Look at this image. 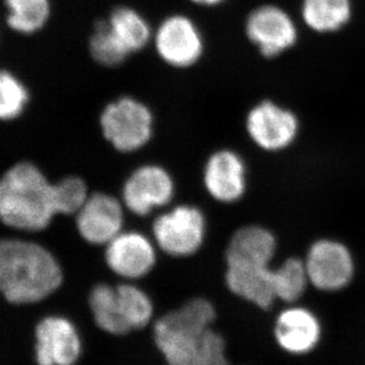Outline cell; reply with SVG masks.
Instances as JSON below:
<instances>
[{
    "instance_id": "d6986e66",
    "label": "cell",
    "mask_w": 365,
    "mask_h": 365,
    "mask_svg": "<svg viewBox=\"0 0 365 365\" xmlns=\"http://www.w3.org/2000/svg\"><path fill=\"white\" fill-rule=\"evenodd\" d=\"M106 21L130 55L142 51L152 43L154 30L148 21L133 7H115Z\"/></svg>"
},
{
    "instance_id": "484cf974",
    "label": "cell",
    "mask_w": 365,
    "mask_h": 365,
    "mask_svg": "<svg viewBox=\"0 0 365 365\" xmlns=\"http://www.w3.org/2000/svg\"><path fill=\"white\" fill-rule=\"evenodd\" d=\"M84 180L78 176H66L53 183L56 213L73 215L82 208L89 197Z\"/></svg>"
},
{
    "instance_id": "8fae6325",
    "label": "cell",
    "mask_w": 365,
    "mask_h": 365,
    "mask_svg": "<svg viewBox=\"0 0 365 365\" xmlns=\"http://www.w3.org/2000/svg\"><path fill=\"white\" fill-rule=\"evenodd\" d=\"M82 348L80 332L68 318L48 316L36 327V362L38 365H76Z\"/></svg>"
},
{
    "instance_id": "d4e9b609",
    "label": "cell",
    "mask_w": 365,
    "mask_h": 365,
    "mask_svg": "<svg viewBox=\"0 0 365 365\" xmlns=\"http://www.w3.org/2000/svg\"><path fill=\"white\" fill-rule=\"evenodd\" d=\"M30 103V91L16 73L0 69V121L11 122L21 118Z\"/></svg>"
},
{
    "instance_id": "7c38bea8",
    "label": "cell",
    "mask_w": 365,
    "mask_h": 365,
    "mask_svg": "<svg viewBox=\"0 0 365 365\" xmlns=\"http://www.w3.org/2000/svg\"><path fill=\"white\" fill-rule=\"evenodd\" d=\"M203 185L207 193L221 203L242 200L247 190V165L237 150L217 149L203 167Z\"/></svg>"
},
{
    "instance_id": "277c9868",
    "label": "cell",
    "mask_w": 365,
    "mask_h": 365,
    "mask_svg": "<svg viewBox=\"0 0 365 365\" xmlns=\"http://www.w3.org/2000/svg\"><path fill=\"white\" fill-rule=\"evenodd\" d=\"M100 127L113 148L124 154L138 152L148 145L154 135L155 118L152 109L141 100L121 96L102 109Z\"/></svg>"
},
{
    "instance_id": "ac0fdd59",
    "label": "cell",
    "mask_w": 365,
    "mask_h": 365,
    "mask_svg": "<svg viewBox=\"0 0 365 365\" xmlns=\"http://www.w3.org/2000/svg\"><path fill=\"white\" fill-rule=\"evenodd\" d=\"M300 18L307 30L317 35H334L354 18L352 0H302Z\"/></svg>"
},
{
    "instance_id": "7a4b0ae2",
    "label": "cell",
    "mask_w": 365,
    "mask_h": 365,
    "mask_svg": "<svg viewBox=\"0 0 365 365\" xmlns=\"http://www.w3.org/2000/svg\"><path fill=\"white\" fill-rule=\"evenodd\" d=\"M62 283V267L48 248L24 239H0V293L9 303H38Z\"/></svg>"
},
{
    "instance_id": "ba28073f",
    "label": "cell",
    "mask_w": 365,
    "mask_h": 365,
    "mask_svg": "<svg viewBox=\"0 0 365 365\" xmlns=\"http://www.w3.org/2000/svg\"><path fill=\"white\" fill-rule=\"evenodd\" d=\"M206 217L197 207L176 206L153 224L155 244L167 255L186 258L195 255L206 238Z\"/></svg>"
},
{
    "instance_id": "5bb4252c",
    "label": "cell",
    "mask_w": 365,
    "mask_h": 365,
    "mask_svg": "<svg viewBox=\"0 0 365 365\" xmlns=\"http://www.w3.org/2000/svg\"><path fill=\"white\" fill-rule=\"evenodd\" d=\"M123 203L106 193L90 194L76 214L78 233L86 242L106 246L123 228Z\"/></svg>"
},
{
    "instance_id": "7402d4cb",
    "label": "cell",
    "mask_w": 365,
    "mask_h": 365,
    "mask_svg": "<svg viewBox=\"0 0 365 365\" xmlns=\"http://www.w3.org/2000/svg\"><path fill=\"white\" fill-rule=\"evenodd\" d=\"M310 285L303 259L289 257L273 269V289L276 299L294 304L307 292Z\"/></svg>"
},
{
    "instance_id": "52a82bcc",
    "label": "cell",
    "mask_w": 365,
    "mask_h": 365,
    "mask_svg": "<svg viewBox=\"0 0 365 365\" xmlns=\"http://www.w3.org/2000/svg\"><path fill=\"white\" fill-rule=\"evenodd\" d=\"M152 44L156 55L174 69L197 66L206 51L200 26L182 14H169L153 31Z\"/></svg>"
},
{
    "instance_id": "9c48e42d",
    "label": "cell",
    "mask_w": 365,
    "mask_h": 365,
    "mask_svg": "<svg viewBox=\"0 0 365 365\" xmlns=\"http://www.w3.org/2000/svg\"><path fill=\"white\" fill-rule=\"evenodd\" d=\"M310 285L322 292L346 289L356 274L352 252L336 239H318L310 245L304 259Z\"/></svg>"
},
{
    "instance_id": "603a6c76",
    "label": "cell",
    "mask_w": 365,
    "mask_h": 365,
    "mask_svg": "<svg viewBox=\"0 0 365 365\" xmlns=\"http://www.w3.org/2000/svg\"><path fill=\"white\" fill-rule=\"evenodd\" d=\"M89 52L93 61L106 66L116 68L127 62L130 53L111 31L107 21H97L89 37Z\"/></svg>"
},
{
    "instance_id": "2e32d148",
    "label": "cell",
    "mask_w": 365,
    "mask_h": 365,
    "mask_svg": "<svg viewBox=\"0 0 365 365\" xmlns=\"http://www.w3.org/2000/svg\"><path fill=\"white\" fill-rule=\"evenodd\" d=\"M276 235L262 225H246L238 228L228 242L226 265L271 266L276 257Z\"/></svg>"
},
{
    "instance_id": "e0dca14e",
    "label": "cell",
    "mask_w": 365,
    "mask_h": 365,
    "mask_svg": "<svg viewBox=\"0 0 365 365\" xmlns=\"http://www.w3.org/2000/svg\"><path fill=\"white\" fill-rule=\"evenodd\" d=\"M225 283L232 294L260 310H269L277 300L271 266L226 265Z\"/></svg>"
},
{
    "instance_id": "4316f807",
    "label": "cell",
    "mask_w": 365,
    "mask_h": 365,
    "mask_svg": "<svg viewBox=\"0 0 365 365\" xmlns=\"http://www.w3.org/2000/svg\"><path fill=\"white\" fill-rule=\"evenodd\" d=\"M190 3L194 4V5H197V6L200 7H217L220 6L222 4L226 3L227 0H188Z\"/></svg>"
},
{
    "instance_id": "6da1fadb",
    "label": "cell",
    "mask_w": 365,
    "mask_h": 365,
    "mask_svg": "<svg viewBox=\"0 0 365 365\" xmlns=\"http://www.w3.org/2000/svg\"><path fill=\"white\" fill-rule=\"evenodd\" d=\"M217 310L206 298L187 300L154 327L156 346L168 365H230L224 336L214 330Z\"/></svg>"
},
{
    "instance_id": "5b68a950",
    "label": "cell",
    "mask_w": 365,
    "mask_h": 365,
    "mask_svg": "<svg viewBox=\"0 0 365 365\" xmlns=\"http://www.w3.org/2000/svg\"><path fill=\"white\" fill-rule=\"evenodd\" d=\"M245 37L266 59H276L291 51L299 41L296 19L276 4H262L248 12Z\"/></svg>"
},
{
    "instance_id": "4fadbf2b",
    "label": "cell",
    "mask_w": 365,
    "mask_h": 365,
    "mask_svg": "<svg viewBox=\"0 0 365 365\" xmlns=\"http://www.w3.org/2000/svg\"><path fill=\"white\" fill-rule=\"evenodd\" d=\"M106 262L116 276L136 280L150 273L156 264L154 242L140 232H123L106 245Z\"/></svg>"
},
{
    "instance_id": "9a60e30c",
    "label": "cell",
    "mask_w": 365,
    "mask_h": 365,
    "mask_svg": "<svg viewBox=\"0 0 365 365\" xmlns=\"http://www.w3.org/2000/svg\"><path fill=\"white\" fill-rule=\"evenodd\" d=\"M273 336L283 351L289 355H307L321 343L323 327L314 311L291 307L277 316Z\"/></svg>"
},
{
    "instance_id": "ffe728a7",
    "label": "cell",
    "mask_w": 365,
    "mask_h": 365,
    "mask_svg": "<svg viewBox=\"0 0 365 365\" xmlns=\"http://www.w3.org/2000/svg\"><path fill=\"white\" fill-rule=\"evenodd\" d=\"M6 24L18 35L41 31L51 17V0H4Z\"/></svg>"
},
{
    "instance_id": "8992f818",
    "label": "cell",
    "mask_w": 365,
    "mask_h": 365,
    "mask_svg": "<svg viewBox=\"0 0 365 365\" xmlns=\"http://www.w3.org/2000/svg\"><path fill=\"white\" fill-rule=\"evenodd\" d=\"M300 130L299 116L277 101H259L248 109L245 116L246 135L262 152H284L294 145Z\"/></svg>"
},
{
    "instance_id": "30bf717a",
    "label": "cell",
    "mask_w": 365,
    "mask_h": 365,
    "mask_svg": "<svg viewBox=\"0 0 365 365\" xmlns=\"http://www.w3.org/2000/svg\"><path fill=\"white\" fill-rule=\"evenodd\" d=\"M175 193V185L167 169L143 165L135 169L124 182L123 206L138 217H145L167 206Z\"/></svg>"
},
{
    "instance_id": "cb8c5ba5",
    "label": "cell",
    "mask_w": 365,
    "mask_h": 365,
    "mask_svg": "<svg viewBox=\"0 0 365 365\" xmlns=\"http://www.w3.org/2000/svg\"><path fill=\"white\" fill-rule=\"evenodd\" d=\"M122 317L129 330H140L150 323L154 307L150 297L134 284L116 286Z\"/></svg>"
},
{
    "instance_id": "44dd1931",
    "label": "cell",
    "mask_w": 365,
    "mask_h": 365,
    "mask_svg": "<svg viewBox=\"0 0 365 365\" xmlns=\"http://www.w3.org/2000/svg\"><path fill=\"white\" fill-rule=\"evenodd\" d=\"M89 304L95 323L101 330L116 336L130 332L122 317L116 286L97 284L90 292Z\"/></svg>"
},
{
    "instance_id": "3957f363",
    "label": "cell",
    "mask_w": 365,
    "mask_h": 365,
    "mask_svg": "<svg viewBox=\"0 0 365 365\" xmlns=\"http://www.w3.org/2000/svg\"><path fill=\"white\" fill-rule=\"evenodd\" d=\"M57 215L53 183L35 163H16L0 178V221L21 232L43 231Z\"/></svg>"
}]
</instances>
